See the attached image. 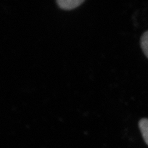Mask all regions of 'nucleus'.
<instances>
[{
	"instance_id": "obj_2",
	"label": "nucleus",
	"mask_w": 148,
	"mask_h": 148,
	"mask_svg": "<svg viewBox=\"0 0 148 148\" xmlns=\"http://www.w3.org/2000/svg\"><path fill=\"white\" fill-rule=\"evenodd\" d=\"M139 128L145 142L148 145V119H142L139 122Z\"/></svg>"
},
{
	"instance_id": "obj_3",
	"label": "nucleus",
	"mask_w": 148,
	"mask_h": 148,
	"mask_svg": "<svg viewBox=\"0 0 148 148\" xmlns=\"http://www.w3.org/2000/svg\"><path fill=\"white\" fill-rule=\"evenodd\" d=\"M140 46L144 54L148 58V31L145 32L142 36Z\"/></svg>"
},
{
	"instance_id": "obj_1",
	"label": "nucleus",
	"mask_w": 148,
	"mask_h": 148,
	"mask_svg": "<svg viewBox=\"0 0 148 148\" xmlns=\"http://www.w3.org/2000/svg\"><path fill=\"white\" fill-rule=\"evenodd\" d=\"M84 2V0H59L57 1L59 6L66 10H73Z\"/></svg>"
}]
</instances>
